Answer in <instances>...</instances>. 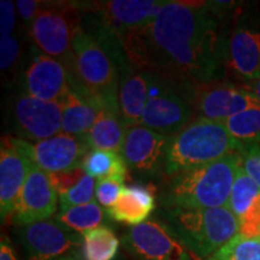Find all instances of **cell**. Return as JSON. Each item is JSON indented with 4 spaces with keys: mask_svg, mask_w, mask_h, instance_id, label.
<instances>
[{
    "mask_svg": "<svg viewBox=\"0 0 260 260\" xmlns=\"http://www.w3.org/2000/svg\"><path fill=\"white\" fill-rule=\"evenodd\" d=\"M226 19L211 2H168L157 17L122 40L129 63L164 75L182 88L222 81Z\"/></svg>",
    "mask_w": 260,
    "mask_h": 260,
    "instance_id": "6da1fadb",
    "label": "cell"
},
{
    "mask_svg": "<svg viewBox=\"0 0 260 260\" xmlns=\"http://www.w3.org/2000/svg\"><path fill=\"white\" fill-rule=\"evenodd\" d=\"M241 152L165 177L160 201L165 209H229Z\"/></svg>",
    "mask_w": 260,
    "mask_h": 260,
    "instance_id": "7a4b0ae2",
    "label": "cell"
},
{
    "mask_svg": "<svg viewBox=\"0 0 260 260\" xmlns=\"http://www.w3.org/2000/svg\"><path fill=\"white\" fill-rule=\"evenodd\" d=\"M70 86L103 106L119 109V65L113 54L81 25L75 31L70 56L64 63Z\"/></svg>",
    "mask_w": 260,
    "mask_h": 260,
    "instance_id": "3957f363",
    "label": "cell"
},
{
    "mask_svg": "<svg viewBox=\"0 0 260 260\" xmlns=\"http://www.w3.org/2000/svg\"><path fill=\"white\" fill-rule=\"evenodd\" d=\"M168 2L161 0H111L76 3L81 25L111 53L123 51L122 40L157 17Z\"/></svg>",
    "mask_w": 260,
    "mask_h": 260,
    "instance_id": "277c9868",
    "label": "cell"
},
{
    "mask_svg": "<svg viewBox=\"0 0 260 260\" xmlns=\"http://www.w3.org/2000/svg\"><path fill=\"white\" fill-rule=\"evenodd\" d=\"M245 148L228 132L224 123L195 118L172 135L165 160L164 178L181 171L210 164Z\"/></svg>",
    "mask_w": 260,
    "mask_h": 260,
    "instance_id": "5b68a950",
    "label": "cell"
},
{
    "mask_svg": "<svg viewBox=\"0 0 260 260\" xmlns=\"http://www.w3.org/2000/svg\"><path fill=\"white\" fill-rule=\"evenodd\" d=\"M161 218L197 259L206 260L240 233L239 219L228 207L165 209Z\"/></svg>",
    "mask_w": 260,
    "mask_h": 260,
    "instance_id": "8992f818",
    "label": "cell"
},
{
    "mask_svg": "<svg viewBox=\"0 0 260 260\" xmlns=\"http://www.w3.org/2000/svg\"><path fill=\"white\" fill-rule=\"evenodd\" d=\"M225 71L246 82L260 79V14L239 12L223 27Z\"/></svg>",
    "mask_w": 260,
    "mask_h": 260,
    "instance_id": "52a82bcc",
    "label": "cell"
},
{
    "mask_svg": "<svg viewBox=\"0 0 260 260\" xmlns=\"http://www.w3.org/2000/svg\"><path fill=\"white\" fill-rule=\"evenodd\" d=\"M80 27L81 14L76 3H44L30 24V34L42 53L64 64L70 56L75 31Z\"/></svg>",
    "mask_w": 260,
    "mask_h": 260,
    "instance_id": "ba28073f",
    "label": "cell"
},
{
    "mask_svg": "<svg viewBox=\"0 0 260 260\" xmlns=\"http://www.w3.org/2000/svg\"><path fill=\"white\" fill-rule=\"evenodd\" d=\"M195 116L194 107L180 84L160 74V80L146 104L141 125L172 136L186 128Z\"/></svg>",
    "mask_w": 260,
    "mask_h": 260,
    "instance_id": "9c48e42d",
    "label": "cell"
},
{
    "mask_svg": "<svg viewBox=\"0 0 260 260\" xmlns=\"http://www.w3.org/2000/svg\"><path fill=\"white\" fill-rule=\"evenodd\" d=\"M122 245L139 260H197L175 230L158 217L129 228Z\"/></svg>",
    "mask_w": 260,
    "mask_h": 260,
    "instance_id": "30bf717a",
    "label": "cell"
},
{
    "mask_svg": "<svg viewBox=\"0 0 260 260\" xmlns=\"http://www.w3.org/2000/svg\"><path fill=\"white\" fill-rule=\"evenodd\" d=\"M195 116L225 123L226 119L260 103L258 96L242 84L224 81L194 84L189 94Z\"/></svg>",
    "mask_w": 260,
    "mask_h": 260,
    "instance_id": "8fae6325",
    "label": "cell"
},
{
    "mask_svg": "<svg viewBox=\"0 0 260 260\" xmlns=\"http://www.w3.org/2000/svg\"><path fill=\"white\" fill-rule=\"evenodd\" d=\"M18 237L28 260H56L81 252L82 235L65 229L53 219L19 228Z\"/></svg>",
    "mask_w": 260,
    "mask_h": 260,
    "instance_id": "7c38bea8",
    "label": "cell"
},
{
    "mask_svg": "<svg viewBox=\"0 0 260 260\" xmlns=\"http://www.w3.org/2000/svg\"><path fill=\"white\" fill-rule=\"evenodd\" d=\"M171 136L160 134L144 125L126 129L122 157L126 165L138 175L146 177H164L165 160Z\"/></svg>",
    "mask_w": 260,
    "mask_h": 260,
    "instance_id": "4fadbf2b",
    "label": "cell"
},
{
    "mask_svg": "<svg viewBox=\"0 0 260 260\" xmlns=\"http://www.w3.org/2000/svg\"><path fill=\"white\" fill-rule=\"evenodd\" d=\"M16 134L24 141H42L61 133V103L44 102L21 94L12 107Z\"/></svg>",
    "mask_w": 260,
    "mask_h": 260,
    "instance_id": "5bb4252c",
    "label": "cell"
},
{
    "mask_svg": "<svg viewBox=\"0 0 260 260\" xmlns=\"http://www.w3.org/2000/svg\"><path fill=\"white\" fill-rule=\"evenodd\" d=\"M22 141L29 159L48 174L82 168L84 158L90 151L86 138L64 133L35 144Z\"/></svg>",
    "mask_w": 260,
    "mask_h": 260,
    "instance_id": "9a60e30c",
    "label": "cell"
},
{
    "mask_svg": "<svg viewBox=\"0 0 260 260\" xmlns=\"http://www.w3.org/2000/svg\"><path fill=\"white\" fill-rule=\"evenodd\" d=\"M59 194L52 184L50 174L32 164L27 180L19 193L11 220L16 225L50 219L56 213Z\"/></svg>",
    "mask_w": 260,
    "mask_h": 260,
    "instance_id": "2e32d148",
    "label": "cell"
},
{
    "mask_svg": "<svg viewBox=\"0 0 260 260\" xmlns=\"http://www.w3.org/2000/svg\"><path fill=\"white\" fill-rule=\"evenodd\" d=\"M32 164L24 152L22 139L3 138L0 151V213L3 222L14 214L19 193Z\"/></svg>",
    "mask_w": 260,
    "mask_h": 260,
    "instance_id": "e0dca14e",
    "label": "cell"
},
{
    "mask_svg": "<svg viewBox=\"0 0 260 260\" xmlns=\"http://www.w3.org/2000/svg\"><path fill=\"white\" fill-rule=\"evenodd\" d=\"M160 80V74L139 69L128 61L119 67L118 106L126 129L141 125L146 104Z\"/></svg>",
    "mask_w": 260,
    "mask_h": 260,
    "instance_id": "ac0fdd59",
    "label": "cell"
},
{
    "mask_svg": "<svg viewBox=\"0 0 260 260\" xmlns=\"http://www.w3.org/2000/svg\"><path fill=\"white\" fill-rule=\"evenodd\" d=\"M24 93L44 102L61 103L70 89V75L60 60L41 53L24 74Z\"/></svg>",
    "mask_w": 260,
    "mask_h": 260,
    "instance_id": "d6986e66",
    "label": "cell"
},
{
    "mask_svg": "<svg viewBox=\"0 0 260 260\" xmlns=\"http://www.w3.org/2000/svg\"><path fill=\"white\" fill-rule=\"evenodd\" d=\"M229 209L239 219V234L260 239V188L246 174L242 165L234 181Z\"/></svg>",
    "mask_w": 260,
    "mask_h": 260,
    "instance_id": "ffe728a7",
    "label": "cell"
},
{
    "mask_svg": "<svg viewBox=\"0 0 260 260\" xmlns=\"http://www.w3.org/2000/svg\"><path fill=\"white\" fill-rule=\"evenodd\" d=\"M155 191L157 188L152 183L124 186L116 204L106 210L107 216L132 226L145 223L155 209Z\"/></svg>",
    "mask_w": 260,
    "mask_h": 260,
    "instance_id": "44dd1931",
    "label": "cell"
},
{
    "mask_svg": "<svg viewBox=\"0 0 260 260\" xmlns=\"http://www.w3.org/2000/svg\"><path fill=\"white\" fill-rule=\"evenodd\" d=\"M103 107L106 106L70 86L69 92L61 102V133L84 138L92 129Z\"/></svg>",
    "mask_w": 260,
    "mask_h": 260,
    "instance_id": "7402d4cb",
    "label": "cell"
},
{
    "mask_svg": "<svg viewBox=\"0 0 260 260\" xmlns=\"http://www.w3.org/2000/svg\"><path fill=\"white\" fill-rule=\"evenodd\" d=\"M126 126L119 109L103 107L92 129L84 138L90 149L110 151L121 154L125 139Z\"/></svg>",
    "mask_w": 260,
    "mask_h": 260,
    "instance_id": "603a6c76",
    "label": "cell"
},
{
    "mask_svg": "<svg viewBox=\"0 0 260 260\" xmlns=\"http://www.w3.org/2000/svg\"><path fill=\"white\" fill-rule=\"evenodd\" d=\"M82 169L86 175L95 180H113L124 183L128 165L122 154L110 151L90 149L84 158Z\"/></svg>",
    "mask_w": 260,
    "mask_h": 260,
    "instance_id": "cb8c5ba5",
    "label": "cell"
},
{
    "mask_svg": "<svg viewBox=\"0 0 260 260\" xmlns=\"http://www.w3.org/2000/svg\"><path fill=\"white\" fill-rule=\"evenodd\" d=\"M106 214V211L103 210L98 201H92L89 204L59 211L54 217V220L65 229L82 235L86 232L102 226L105 222Z\"/></svg>",
    "mask_w": 260,
    "mask_h": 260,
    "instance_id": "d4e9b609",
    "label": "cell"
},
{
    "mask_svg": "<svg viewBox=\"0 0 260 260\" xmlns=\"http://www.w3.org/2000/svg\"><path fill=\"white\" fill-rule=\"evenodd\" d=\"M81 254L86 260H115L119 251L118 236L110 226L102 225L82 234Z\"/></svg>",
    "mask_w": 260,
    "mask_h": 260,
    "instance_id": "484cf974",
    "label": "cell"
},
{
    "mask_svg": "<svg viewBox=\"0 0 260 260\" xmlns=\"http://www.w3.org/2000/svg\"><path fill=\"white\" fill-rule=\"evenodd\" d=\"M224 124L243 147L260 145V103L232 116Z\"/></svg>",
    "mask_w": 260,
    "mask_h": 260,
    "instance_id": "4316f807",
    "label": "cell"
},
{
    "mask_svg": "<svg viewBox=\"0 0 260 260\" xmlns=\"http://www.w3.org/2000/svg\"><path fill=\"white\" fill-rule=\"evenodd\" d=\"M213 255L220 260H260V239L237 234Z\"/></svg>",
    "mask_w": 260,
    "mask_h": 260,
    "instance_id": "83f0119b",
    "label": "cell"
},
{
    "mask_svg": "<svg viewBox=\"0 0 260 260\" xmlns=\"http://www.w3.org/2000/svg\"><path fill=\"white\" fill-rule=\"evenodd\" d=\"M95 178L86 175L77 186L59 195V211L92 203L95 198Z\"/></svg>",
    "mask_w": 260,
    "mask_h": 260,
    "instance_id": "f1b7e54d",
    "label": "cell"
},
{
    "mask_svg": "<svg viewBox=\"0 0 260 260\" xmlns=\"http://www.w3.org/2000/svg\"><path fill=\"white\" fill-rule=\"evenodd\" d=\"M124 183L113 180H99L95 186V198L98 204L104 209L109 210L118 200Z\"/></svg>",
    "mask_w": 260,
    "mask_h": 260,
    "instance_id": "f546056e",
    "label": "cell"
},
{
    "mask_svg": "<svg viewBox=\"0 0 260 260\" xmlns=\"http://www.w3.org/2000/svg\"><path fill=\"white\" fill-rule=\"evenodd\" d=\"M86 176V172L82 168L75 169V170L70 171H61V172H54V174H50V178L52 181V184L56 188L58 194L67 193L68 190L73 189L75 186L80 183L81 180Z\"/></svg>",
    "mask_w": 260,
    "mask_h": 260,
    "instance_id": "4dcf8cb0",
    "label": "cell"
},
{
    "mask_svg": "<svg viewBox=\"0 0 260 260\" xmlns=\"http://www.w3.org/2000/svg\"><path fill=\"white\" fill-rule=\"evenodd\" d=\"M241 154L243 170L260 188V145L246 146Z\"/></svg>",
    "mask_w": 260,
    "mask_h": 260,
    "instance_id": "1f68e13d",
    "label": "cell"
},
{
    "mask_svg": "<svg viewBox=\"0 0 260 260\" xmlns=\"http://www.w3.org/2000/svg\"><path fill=\"white\" fill-rule=\"evenodd\" d=\"M19 56V44L14 35L0 37V68L3 71L14 67Z\"/></svg>",
    "mask_w": 260,
    "mask_h": 260,
    "instance_id": "d6a6232c",
    "label": "cell"
},
{
    "mask_svg": "<svg viewBox=\"0 0 260 260\" xmlns=\"http://www.w3.org/2000/svg\"><path fill=\"white\" fill-rule=\"evenodd\" d=\"M15 6L10 0L0 2V37L12 35L16 25V11Z\"/></svg>",
    "mask_w": 260,
    "mask_h": 260,
    "instance_id": "836d02e7",
    "label": "cell"
},
{
    "mask_svg": "<svg viewBox=\"0 0 260 260\" xmlns=\"http://www.w3.org/2000/svg\"><path fill=\"white\" fill-rule=\"evenodd\" d=\"M15 4L22 19L27 22L29 25L38 17L39 12L41 11L42 6H44V3L37 2V0H17Z\"/></svg>",
    "mask_w": 260,
    "mask_h": 260,
    "instance_id": "e575fe53",
    "label": "cell"
},
{
    "mask_svg": "<svg viewBox=\"0 0 260 260\" xmlns=\"http://www.w3.org/2000/svg\"><path fill=\"white\" fill-rule=\"evenodd\" d=\"M0 260H17L11 243L5 236L2 237V242H0Z\"/></svg>",
    "mask_w": 260,
    "mask_h": 260,
    "instance_id": "d590c367",
    "label": "cell"
},
{
    "mask_svg": "<svg viewBox=\"0 0 260 260\" xmlns=\"http://www.w3.org/2000/svg\"><path fill=\"white\" fill-rule=\"evenodd\" d=\"M245 87L251 90L252 93H254L255 95L258 96V99L260 100V79L252 81V82H247L245 84Z\"/></svg>",
    "mask_w": 260,
    "mask_h": 260,
    "instance_id": "8d00e7d4",
    "label": "cell"
},
{
    "mask_svg": "<svg viewBox=\"0 0 260 260\" xmlns=\"http://www.w3.org/2000/svg\"><path fill=\"white\" fill-rule=\"evenodd\" d=\"M56 260H86L81 254V252H76V253H70V254H67L64 256H60Z\"/></svg>",
    "mask_w": 260,
    "mask_h": 260,
    "instance_id": "74e56055",
    "label": "cell"
},
{
    "mask_svg": "<svg viewBox=\"0 0 260 260\" xmlns=\"http://www.w3.org/2000/svg\"><path fill=\"white\" fill-rule=\"evenodd\" d=\"M206 260H220V259H218V258H217V256H214V255H212V256H210V258H207Z\"/></svg>",
    "mask_w": 260,
    "mask_h": 260,
    "instance_id": "f35d334b",
    "label": "cell"
},
{
    "mask_svg": "<svg viewBox=\"0 0 260 260\" xmlns=\"http://www.w3.org/2000/svg\"><path fill=\"white\" fill-rule=\"evenodd\" d=\"M115 260H121V259H118V258H116V259H115Z\"/></svg>",
    "mask_w": 260,
    "mask_h": 260,
    "instance_id": "ab89813d",
    "label": "cell"
}]
</instances>
